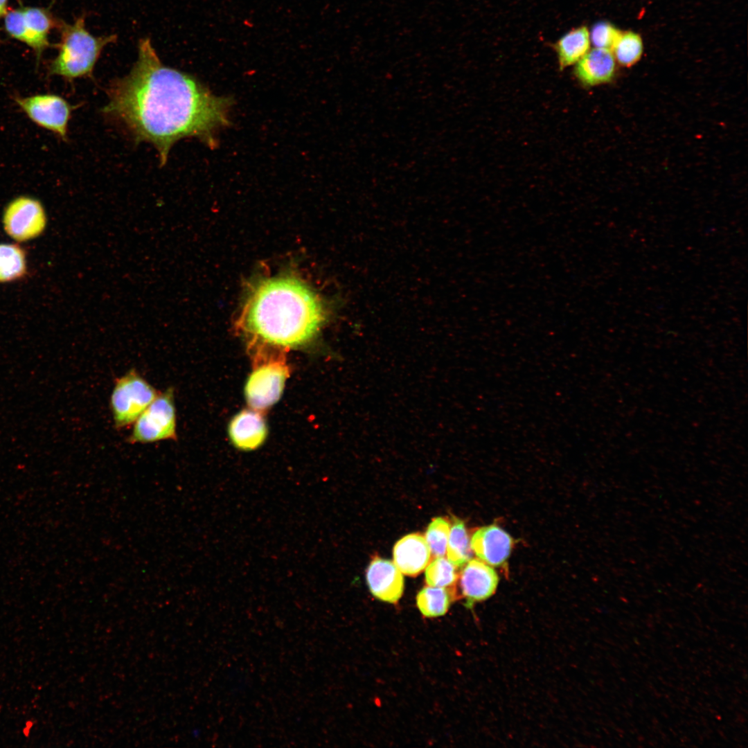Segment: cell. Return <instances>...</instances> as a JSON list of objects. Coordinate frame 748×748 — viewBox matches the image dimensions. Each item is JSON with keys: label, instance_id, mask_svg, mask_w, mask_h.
<instances>
[{"label": "cell", "instance_id": "obj_4", "mask_svg": "<svg viewBox=\"0 0 748 748\" xmlns=\"http://www.w3.org/2000/svg\"><path fill=\"white\" fill-rule=\"evenodd\" d=\"M159 393L136 370L117 378L110 397L114 426L123 429L134 423Z\"/></svg>", "mask_w": 748, "mask_h": 748}, {"label": "cell", "instance_id": "obj_1", "mask_svg": "<svg viewBox=\"0 0 748 748\" xmlns=\"http://www.w3.org/2000/svg\"><path fill=\"white\" fill-rule=\"evenodd\" d=\"M108 95L103 111L121 121L137 141L152 144L162 166L177 141L194 136L211 143L213 133L229 123V100L164 65L149 38L139 40L132 70L112 84Z\"/></svg>", "mask_w": 748, "mask_h": 748}, {"label": "cell", "instance_id": "obj_22", "mask_svg": "<svg viewBox=\"0 0 748 748\" xmlns=\"http://www.w3.org/2000/svg\"><path fill=\"white\" fill-rule=\"evenodd\" d=\"M449 529V522L440 517L434 518L429 524L425 538L429 548L431 555L434 558L445 555Z\"/></svg>", "mask_w": 748, "mask_h": 748}, {"label": "cell", "instance_id": "obj_2", "mask_svg": "<svg viewBox=\"0 0 748 748\" xmlns=\"http://www.w3.org/2000/svg\"><path fill=\"white\" fill-rule=\"evenodd\" d=\"M325 321L317 295L291 276L259 283L246 301L241 323L244 330L266 344L295 348L315 337Z\"/></svg>", "mask_w": 748, "mask_h": 748}, {"label": "cell", "instance_id": "obj_11", "mask_svg": "<svg viewBox=\"0 0 748 748\" xmlns=\"http://www.w3.org/2000/svg\"><path fill=\"white\" fill-rule=\"evenodd\" d=\"M514 544L513 537L501 527L491 524L472 534L470 545L479 560L493 567L504 565Z\"/></svg>", "mask_w": 748, "mask_h": 748}, {"label": "cell", "instance_id": "obj_20", "mask_svg": "<svg viewBox=\"0 0 748 748\" xmlns=\"http://www.w3.org/2000/svg\"><path fill=\"white\" fill-rule=\"evenodd\" d=\"M458 578L456 567L444 556L435 558L425 570V580L429 586L456 591Z\"/></svg>", "mask_w": 748, "mask_h": 748}, {"label": "cell", "instance_id": "obj_16", "mask_svg": "<svg viewBox=\"0 0 748 748\" xmlns=\"http://www.w3.org/2000/svg\"><path fill=\"white\" fill-rule=\"evenodd\" d=\"M590 46L589 32L585 26L573 28L564 34L555 45L560 67L576 64Z\"/></svg>", "mask_w": 748, "mask_h": 748}, {"label": "cell", "instance_id": "obj_13", "mask_svg": "<svg viewBox=\"0 0 748 748\" xmlns=\"http://www.w3.org/2000/svg\"><path fill=\"white\" fill-rule=\"evenodd\" d=\"M393 561L404 575L416 576L428 565L431 552L425 537L420 533L408 534L393 547Z\"/></svg>", "mask_w": 748, "mask_h": 748}, {"label": "cell", "instance_id": "obj_23", "mask_svg": "<svg viewBox=\"0 0 748 748\" xmlns=\"http://www.w3.org/2000/svg\"><path fill=\"white\" fill-rule=\"evenodd\" d=\"M620 35L619 30L611 24L602 21L594 25L589 38L595 48L612 51Z\"/></svg>", "mask_w": 748, "mask_h": 748}, {"label": "cell", "instance_id": "obj_6", "mask_svg": "<svg viewBox=\"0 0 748 748\" xmlns=\"http://www.w3.org/2000/svg\"><path fill=\"white\" fill-rule=\"evenodd\" d=\"M130 443H151L177 438L173 388L159 393L133 424Z\"/></svg>", "mask_w": 748, "mask_h": 748}, {"label": "cell", "instance_id": "obj_21", "mask_svg": "<svg viewBox=\"0 0 748 748\" xmlns=\"http://www.w3.org/2000/svg\"><path fill=\"white\" fill-rule=\"evenodd\" d=\"M612 53L614 58L623 66H629L636 63L643 53V42L641 37L633 32L621 33Z\"/></svg>", "mask_w": 748, "mask_h": 748}, {"label": "cell", "instance_id": "obj_5", "mask_svg": "<svg viewBox=\"0 0 748 748\" xmlns=\"http://www.w3.org/2000/svg\"><path fill=\"white\" fill-rule=\"evenodd\" d=\"M60 21H57L49 8L20 6L8 10L3 17V28L11 38L33 49L37 64L44 51L50 46L48 35Z\"/></svg>", "mask_w": 748, "mask_h": 748}, {"label": "cell", "instance_id": "obj_12", "mask_svg": "<svg viewBox=\"0 0 748 748\" xmlns=\"http://www.w3.org/2000/svg\"><path fill=\"white\" fill-rule=\"evenodd\" d=\"M366 578L371 594L380 600L396 603L403 594L402 573L389 560L373 558L367 568Z\"/></svg>", "mask_w": 748, "mask_h": 748}, {"label": "cell", "instance_id": "obj_14", "mask_svg": "<svg viewBox=\"0 0 748 748\" xmlns=\"http://www.w3.org/2000/svg\"><path fill=\"white\" fill-rule=\"evenodd\" d=\"M267 434L266 423L262 416L253 411L242 410L237 413L229 425V435L233 445L244 451L258 448Z\"/></svg>", "mask_w": 748, "mask_h": 748}, {"label": "cell", "instance_id": "obj_7", "mask_svg": "<svg viewBox=\"0 0 748 748\" xmlns=\"http://www.w3.org/2000/svg\"><path fill=\"white\" fill-rule=\"evenodd\" d=\"M14 100L37 126L55 134L63 140L67 139L69 121L75 106L55 93L15 96Z\"/></svg>", "mask_w": 748, "mask_h": 748}, {"label": "cell", "instance_id": "obj_25", "mask_svg": "<svg viewBox=\"0 0 748 748\" xmlns=\"http://www.w3.org/2000/svg\"><path fill=\"white\" fill-rule=\"evenodd\" d=\"M1 16L0 15V18H1Z\"/></svg>", "mask_w": 748, "mask_h": 748}, {"label": "cell", "instance_id": "obj_10", "mask_svg": "<svg viewBox=\"0 0 748 748\" xmlns=\"http://www.w3.org/2000/svg\"><path fill=\"white\" fill-rule=\"evenodd\" d=\"M460 573V587L465 605L472 609L476 603L487 600L496 591L499 576L495 570L479 559H470Z\"/></svg>", "mask_w": 748, "mask_h": 748}, {"label": "cell", "instance_id": "obj_19", "mask_svg": "<svg viewBox=\"0 0 748 748\" xmlns=\"http://www.w3.org/2000/svg\"><path fill=\"white\" fill-rule=\"evenodd\" d=\"M26 271L24 251L17 245L0 244V282L17 279Z\"/></svg>", "mask_w": 748, "mask_h": 748}, {"label": "cell", "instance_id": "obj_8", "mask_svg": "<svg viewBox=\"0 0 748 748\" xmlns=\"http://www.w3.org/2000/svg\"><path fill=\"white\" fill-rule=\"evenodd\" d=\"M288 368L282 362H271L256 368L249 375L244 386L249 405L256 410H265L280 398Z\"/></svg>", "mask_w": 748, "mask_h": 748}, {"label": "cell", "instance_id": "obj_15", "mask_svg": "<svg viewBox=\"0 0 748 748\" xmlns=\"http://www.w3.org/2000/svg\"><path fill=\"white\" fill-rule=\"evenodd\" d=\"M615 69L612 51L595 48L576 63L574 73L583 85L593 87L609 82L614 77Z\"/></svg>", "mask_w": 748, "mask_h": 748}, {"label": "cell", "instance_id": "obj_18", "mask_svg": "<svg viewBox=\"0 0 748 748\" xmlns=\"http://www.w3.org/2000/svg\"><path fill=\"white\" fill-rule=\"evenodd\" d=\"M446 552L448 560L458 568L463 567L472 556L465 524L455 517H452Z\"/></svg>", "mask_w": 748, "mask_h": 748}, {"label": "cell", "instance_id": "obj_17", "mask_svg": "<svg viewBox=\"0 0 748 748\" xmlns=\"http://www.w3.org/2000/svg\"><path fill=\"white\" fill-rule=\"evenodd\" d=\"M456 598V591L428 585L419 591L416 605L421 614L427 618L445 615Z\"/></svg>", "mask_w": 748, "mask_h": 748}, {"label": "cell", "instance_id": "obj_3", "mask_svg": "<svg viewBox=\"0 0 748 748\" xmlns=\"http://www.w3.org/2000/svg\"><path fill=\"white\" fill-rule=\"evenodd\" d=\"M58 28V53L49 64L48 74L68 80L91 76L104 48L117 40L114 34L93 35L86 28L84 15L78 17L73 24L60 21Z\"/></svg>", "mask_w": 748, "mask_h": 748}, {"label": "cell", "instance_id": "obj_24", "mask_svg": "<svg viewBox=\"0 0 748 748\" xmlns=\"http://www.w3.org/2000/svg\"><path fill=\"white\" fill-rule=\"evenodd\" d=\"M8 0H0V15L3 17L8 12Z\"/></svg>", "mask_w": 748, "mask_h": 748}, {"label": "cell", "instance_id": "obj_9", "mask_svg": "<svg viewBox=\"0 0 748 748\" xmlns=\"http://www.w3.org/2000/svg\"><path fill=\"white\" fill-rule=\"evenodd\" d=\"M3 222L6 232L11 238L17 241H26L38 236L44 231L46 217L38 199L22 195L7 205Z\"/></svg>", "mask_w": 748, "mask_h": 748}]
</instances>
